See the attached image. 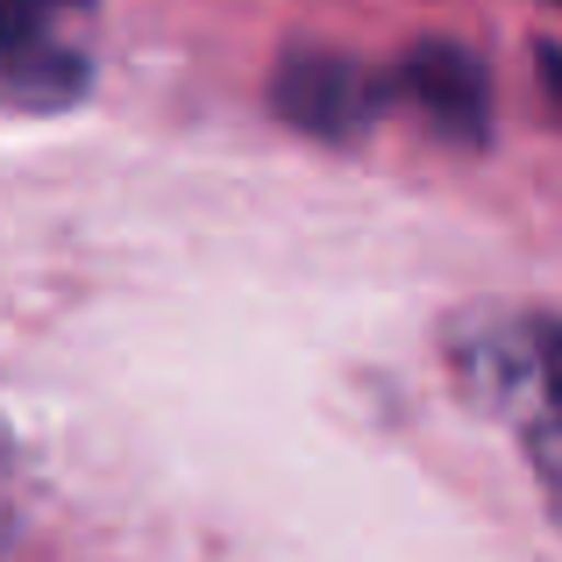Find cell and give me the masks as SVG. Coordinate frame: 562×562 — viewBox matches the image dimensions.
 <instances>
[{"instance_id":"cell-3","label":"cell","mask_w":562,"mask_h":562,"mask_svg":"<svg viewBox=\"0 0 562 562\" xmlns=\"http://www.w3.org/2000/svg\"><path fill=\"white\" fill-rule=\"evenodd\" d=\"M398 93L420 100V114L435 128L470 136V143L492 122V79H484V65L470 50H449V43H420V50L406 57V71H398Z\"/></svg>"},{"instance_id":"cell-1","label":"cell","mask_w":562,"mask_h":562,"mask_svg":"<svg viewBox=\"0 0 562 562\" xmlns=\"http://www.w3.org/2000/svg\"><path fill=\"white\" fill-rule=\"evenodd\" d=\"M93 79V0H0V100L65 108Z\"/></svg>"},{"instance_id":"cell-4","label":"cell","mask_w":562,"mask_h":562,"mask_svg":"<svg viewBox=\"0 0 562 562\" xmlns=\"http://www.w3.org/2000/svg\"><path fill=\"white\" fill-rule=\"evenodd\" d=\"M0 541H8V498H0Z\"/></svg>"},{"instance_id":"cell-2","label":"cell","mask_w":562,"mask_h":562,"mask_svg":"<svg viewBox=\"0 0 562 562\" xmlns=\"http://www.w3.org/2000/svg\"><path fill=\"white\" fill-rule=\"evenodd\" d=\"M392 86L378 71H363L357 57H292L278 71V108L292 114V128L306 136H363L378 122Z\"/></svg>"}]
</instances>
